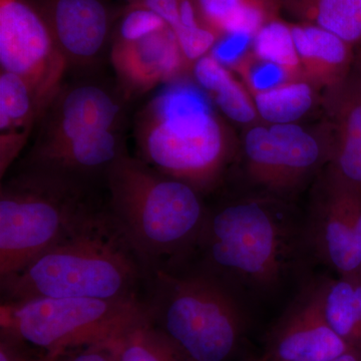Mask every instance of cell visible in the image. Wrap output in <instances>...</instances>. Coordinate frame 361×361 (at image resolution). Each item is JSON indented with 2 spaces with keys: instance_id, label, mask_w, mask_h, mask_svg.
<instances>
[{
  "instance_id": "44dd1931",
  "label": "cell",
  "mask_w": 361,
  "mask_h": 361,
  "mask_svg": "<svg viewBox=\"0 0 361 361\" xmlns=\"http://www.w3.org/2000/svg\"><path fill=\"white\" fill-rule=\"evenodd\" d=\"M324 310L331 329L361 353V276L325 279Z\"/></svg>"
},
{
  "instance_id": "8992f818",
  "label": "cell",
  "mask_w": 361,
  "mask_h": 361,
  "mask_svg": "<svg viewBox=\"0 0 361 361\" xmlns=\"http://www.w3.org/2000/svg\"><path fill=\"white\" fill-rule=\"evenodd\" d=\"M99 208L89 183L18 169L0 188V279L30 264Z\"/></svg>"
},
{
  "instance_id": "30bf717a",
  "label": "cell",
  "mask_w": 361,
  "mask_h": 361,
  "mask_svg": "<svg viewBox=\"0 0 361 361\" xmlns=\"http://www.w3.org/2000/svg\"><path fill=\"white\" fill-rule=\"evenodd\" d=\"M123 115L122 99L104 85H61L40 116L37 139L28 155L58 148L97 130H118Z\"/></svg>"
},
{
  "instance_id": "ba28073f",
  "label": "cell",
  "mask_w": 361,
  "mask_h": 361,
  "mask_svg": "<svg viewBox=\"0 0 361 361\" xmlns=\"http://www.w3.org/2000/svg\"><path fill=\"white\" fill-rule=\"evenodd\" d=\"M0 66L23 78L44 110L63 85L68 63L42 9L28 0H0Z\"/></svg>"
},
{
  "instance_id": "603a6c76",
  "label": "cell",
  "mask_w": 361,
  "mask_h": 361,
  "mask_svg": "<svg viewBox=\"0 0 361 361\" xmlns=\"http://www.w3.org/2000/svg\"><path fill=\"white\" fill-rule=\"evenodd\" d=\"M251 54L255 58L281 66L293 80H306L297 54L290 23L280 16L268 20L254 35Z\"/></svg>"
},
{
  "instance_id": "5b68a950",
  "label": "cell",
  "mask_w": 361,
  "mask_h": 361,
  "mask_svg": "<svg viewBox=\"0 0 361 361\" xmlns=\"http://www.w3.org/2000/svg\"><path fill=\"white\" fill-rule=\"evenodd\" d=\"M284 217L265 201H230L208 209L194 257L237 291L246 287L269 293L290 264L293 226Z\"/></svg>"
},
{
  "instance_id": "2e32d148",
  "label": "cell",
  "mask_w": 361,
  "mask_h": 361,
  "mask_svg": "<svg viewBox=\"0 0 361 361\" xmlns=\"http://www.w3.org/2000/svg\"><path fill=\"white\" fill-rule=\"evenodd\" d=\"M125 154L120 129L101 130L44 153L27 155L20 167L49 171L92 184L94 178L106 177Z\"/></svg>"
},
{
  "instance_id": "d4e9b609",
  "label": "cell",
  "mask_w": 361,
  "mask_h": 361,
  "mask_svg": "<svg viewBox=\"0 0 361 361\" xmlns=\"http://www.w3.org/2000/svg\"><path fill=\"white\" fill-rule=\"evenodd\" d=\"M233 70L239 73L250 94L266 92L293 80L281 66L261 61L251 52Z\"/></svg>"
},
{
  "instance_id": "484cf974",
  "label": "cell",
  "mask_w": 361,
  "mask_h": 361,
  "mask_svg": "<svg viewBox=\"0 0 361 361\" xmlns=\"http://www.w3.org/2000/svg\"><path fill=\"white\" fill-rule=\"evenodd\" d=\"M165 21L158 14L140 4H133L129 11L123 16L116 40L135 42L166 27Z\"/></svg>"
},
{
  "instance_id": "6da1fadb",
  "label": "cell",
  "mask_w": 361,
  "mask_h": 361,
  "mask_svg": "<svg viewBox=\"0 0 361 361\" xmlns=\"http://www.w3.org/2000/svg\"><path fill=\"white\" fill-rule=\"evenodd\" d=\"M146 270L99 208L25 268L0 279L2 302L37 298H142Z\"/></svg>"
},
{
  "instance_id": "7a4b0ae2",
  "label": "cell",
  "mask_w": 361,
  "mask_h": 361,
  "mask_svg": "<svg viewBox=\"0 0 361 361\" xmlns=\"http://www.w3.org/2000/svg\"><path fill=\"white\" fill-rule=\"evenodd\" d=\"M104 180L106 209L146 274L194 257L208 214L200 192L128 154Z\"/></svg>"
},
{
  "instance_id": "1f68e13d",
  "label": "cell",
  "mask_w": 361,
  "mask_h": 361,
  "mask_svg": "<svg viewBox=\"0 0 361 361\" xmlns=\"http://www.w3.org/2000/svg\"><path fill=\"white\" fill-rule=\"evenodd\" d=\"M355 238L356 249H357L358 259H360L361 265V207L360 211H358L357 216H356Z\"/></svg>"
},
{
  "instance_id": "3957f363",
  "label": "cell",
  "mask_w": 361,
  "mask_h": 361,
  "mask_svg": "<svg viewBox=\"0 0 361 361\" xmlns=\"http://www.w3.org/2000/svg\"><path fill=\"white\" fill-rule=\"evenodd\" d=\"M149 322L191 361H228L245 329L238 291L191 260L151 271L145 283Z\"/></svg>"
},
{
  "instance_id": "e575fe53",
  "label": "cell",
  "mask_w": 361,
  "mask_h": 361,
  "mask_svg": "<svg viewBox=\"0 0 361 361\" xmlns=\"http://www.w3.org/2000/svg\"><path fill=\"white\" fill-rule=\"evenodd\" d=\"M260 361H267V360H266L265 358L263 357L262 360H261Z\"/></svg>"
},
{
  "instance_id": "52a82bcc",
  "label": "cell",
  "mask_w": 361,
  "mask_h": 361,
  "mask_svg": "<svg viewBox=\"0 0 361 361\" xmlns=\"http://www.w3.org/2000/svg\"><path fill=\"white\" fill-rule=\"evenodd\" d=\"M147 319L142 298H37L0 306L1 336L45 357L82 346L111 343Z\"/></svg>"
},
{
  "instance_id": "f1b7e54d",
  "label": "cell",
  "mask_w": 361,
  "mask_h": 361,
  "mask_svg": "<svg viewBox=\"0 0 361 361\" xmlns=\"http://www.w3.org/2000/svg\"><path fill=\"white\" fill-rule=\"evenodd\" d=\"M47 358L49 361H118L114 342L73 348Z\"/></svg>"
},
{
  "instance_id": "836d02e7",
  "label": "cell",
  "mask_w": 361,
  "mask_h": 361,
  "mask_svg": "<svg viewBox=\"0 0 361 361\" xmlns=\"http://www.w3.org/2000/svg\"><path fill=\"white\" fill-rule=\"evenodd\" d=\"M128 1H132L133 4H137V2L141 1V0H128Z\"/></svg>"
},
{
  "instance_id": "5bb4252c",
  "label": "cell",
  "mask_w": 361,
  "mask_h": 361,
  "mask_svg": "<svg viewBox=\"0 0 361 361\" xmlns=\"http://www.w3.org/2000/svg\"><path fill=\"white\" fill-rule=\"evenodd\" d=\"M111 61L127 97L175 80L188 65L175 33L168 25L135 42L116 39Z\"/></svg>"
},
{
  "instance_id": "83f0119b",
  "label": "cell",
  "mask_w": 361,
  "mask_h": 361,
  "mask_svg": "<svg viewBox=\"0 0 361 361\" xmlns=\"http://www.w3.org/2000/svg\"><path fill=\"white\" fill-rule=\"evenodd\" d=\"M254 35L244 32H228L220 35L210 51L214 58L228 68H234L251 51Z\"/></svg>"
},
{
  "instance_id": "d6a6232c",
  "label": "cell",
  "mask_w": 361,
  "mask_h": 361,
  "mask_svg": "<svg viewBox=\"0 0 361 361\" xmlns=\"http://www.w3.org/2000/svg\"><path fill=\"white\" fill-rule=\"evenodd\" d=\"M356 61H357L358 65H360L361 68V49L360 47H357L356 49Z\"/></svg>"
},
{
  "instance_id": "277c9868",
  "label": "cell",
  "mask_w": 361,
  "mask_h": 361,
  "mask_svg": "<svg viewBox=\"0 0 361 361\" xmlns=\"http://www.w3.org/2000/svg\"><path fill=\"white\" fill-rule=\"evenodd\" d=\"M137 145V158L201 194L216 187L230 158L210 97L187 80L171 82L142 111Z\"/></svg>"
},
{
  "instance_id": "e0dca14e",
  "label": "cell",
  "mask_w": 361,
  "mask_h": 361,
  "mask_svg": "<svg viewBox=\"0 0 361 361\" xmlns=\"http://www.w3.org/2000/svg\"><path fill=\"white\" fill-rule=\"evenodd\" d=\"M290 25L305 80L315 89L341 84L353 70L357 47L313 23L297 21Z\"/></svg>"
},
{
  "instance_id": "8fae6325",
  "label": "cell",
  "mask_w": 361,
  "mask_h": 361,
  "mask_svg": "<svg viewBox=\"0 0 361 361\" xmlns=\"http://www.w3.org/2000/svg\"><path fill=\"white\" fill-rule=\"evenodd\" d=\"M325 279L306 286L271 332L268 361H326L351 349L327 322Z\"/></svg>"
},
{
  "instance_id": "ac0fdd59",
  "label": "cell",
  "mask_w": 361,
  "mask_h": 361,
  "mask_svg": "<svg viewBox=\"0 0 361 361\" xmlns=\"http://www.w3.org/2000/svg\"><path fill=\"white\" fill-rule=\"evenodd\" d=\"M44 108L23 78L0 73V177L11 165L39 125Z\"/></svg>"
},
{
  "instance_id": "7402d4cb",
  "label": "cell",
  "mask_w": 361,
  "mask_h": 361,
  "mask_svg": "<svg viewBox=\"0 0 361 361\" xmlns=\"http://www.w3.org/2000/svg\"><path fill=\"white\" fill-rule=\"evenodd\" d=\"M315 90L307 80H290L251 97L259 118L265 122L270 125L294 123L312 108Z\"/></svg>"
},
{
  "instance_id": "ffe728a7",
  "label": "cell",
  "mask_w": 361,
  "mask_h": 361,
  "mask_svg": "<svg viewBox=\"0 0 361 361\" xmlns=\"http://www.w3.org/2000/svg\"><path fill=\"white\" fill-rule=\"evenodd\" d=\"M297 21L313 23L361 47V0H280Z\"/></svg>"
},
{
  "instance_id": "9a60e30c",
  "label": "cell",
  "mask_w": 361,
  "mask_h": 361,
  "mask_svg": "<svg viewBox=\"0 0 361 361\" xmlns=\"http://www.w3.org/2000/svg\"><path fill=\"white\" fill-rule=\"evenodd\" d=\"M324 104L334 130L327 176L361 191V68L356 59L348 78L325 90Z\"/></svg>"
},
{
  "instance_id": "d6986e66",
  "label": "cell",
  "mask_w": 361,
  "mask_h": 361,
  "mask_svg": "<svg viewBox=\"0 0 361 361\" xmlns=\"http://www.w3.org/2000/svg\"><path fill=\"white\" fill-rule=\"evenodd\" d=\"M193 75L196 84L228 118L243 125L257 120L255 104L245 85L212 54H207L193 63Z\"/></svg>"
},
{
  "instance_id": "4dcf8cb0",
  "label": "cell",
  "mask_w": 361,
  "mask_h": 361,
  "mask_svg": "<svg viewBox=\"0 0 361 361\" xmlns=\"http://www.w3.org/2000/svg\"><path fill=\"white\" fill-rule=\"evenodd\" d=\"M326 361H361V353L356 349H351L343 355Z\"/></svg>"
},
{
  "instance_id": "4316f807",
  "label": "cell",
  "mask_w": 361,
  "mask_h": 361,
  "mask_svg": "<svg viewBox=\"0 0 361 361\" xmlns=\"http://www.w3.org/2000/svg\"><path fill=\"white\" fill-rule=\"evenodd\" d=\"M202 20L220 37L236 14L250 4L267 0H194Z\"/></svg>"
},
{
  "instance_id": "cb8c5ba5",
  "label": "cell",
  "mask_w": 361,
  "mask_h": 361,
  "mask_svg": "<svg viewBox=\"0 0 361 361\" xmlns=\"http://www.w3.org/2000/svg\"><path fill=\"white\" fill-rule=\"evenodd\" d=\"M118 361H191L149 320L114 341Z\"/></svg>"
},
{
  "instance_id": "9c48e42d",
  "label": "cell",
  "mask_w": 361,
  "mask_h": 361,
  "mask_svg": "<svg viewBox=\"0 0 361 361\" xmlns=\"http://www.w3.org/2000/svg\"><path fill=\"white\" fill-rule=\"evenodd\" d=\"M249 178L270 193L285 194L298 187L322 160V148L297 123L255 126L244 137Z\"/></svg>"
},
{
  "instance_id": "4fadbf2b",
  "label": "cell",
  "mask_w": 361,
  "mask_h": 361,
  "mask_svg": "<svg viewBox=\"0 0 361 361\" xmlns=\"http://www.w3.org/2000/svg\"><path fill=\"white\" fill-rule=\"evenodd\" d=\"M39 7L68 66L92 63L104 51L111 16L102 0H44Z\"/></svg>"
},
{
  "instance_id": "f546056e",
  "label": "cell",
  "mask_w": 361,
  "mask_h": 361,
  "mask_svg": "<svg viewBox=\"0 0 361 361\" xmlns=\"http://www.w3.org/2000/svg\"><path fill=\"white\" fill-rule=\"evenodd\" d=\"M0 361H49V358L26 348L20 342L1 336Z\"/></svg>"
},
{
  "instance_id": "7c38bea8",
  "label": "cell",
  "mask_w": 361,
  "mask_h": 361,
  "mask_svg": "<svg viewBox=\"0 0 361 361\" xmlns=\"http://www.w3.org/2000/svg\"><path fill=\"white\" fill-rule=\"evenodd\" d=\"M360 207V190L326 175L324 194L313 211L308 237L318 259L339 277L361 276L355 238Z\"/></svg>"
}]
</instances>
